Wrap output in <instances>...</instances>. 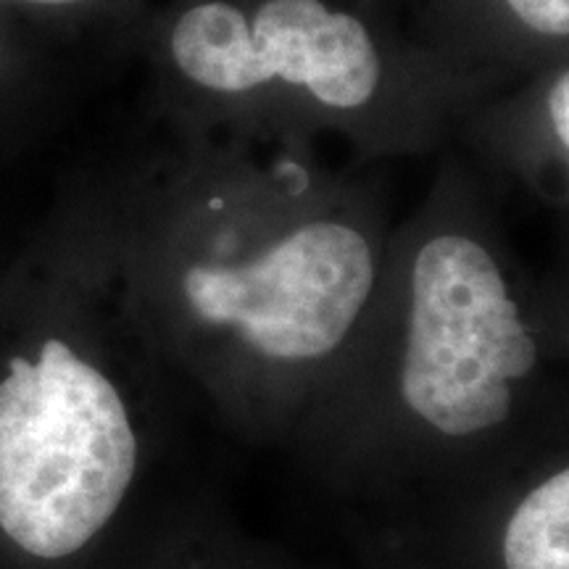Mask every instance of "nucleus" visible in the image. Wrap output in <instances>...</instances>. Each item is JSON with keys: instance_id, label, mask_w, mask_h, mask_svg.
Returning a JSON list of instances; mask_svg holds the SVG:
<instances>
[{"instance_id": "obj_2", "label": "nucleus", "mask_w": 569, "mask_h": 569, "mask_svg": "<svg viewBox=\"0 0 569 569\" xmlns=\"http://www.w3.org/2000/svg\"><path fill=\"white\" fill-rule=\"evenodd\" d=\"M182 398L142 393L46 338L0 377V532L38 561L90 549L159 467Z\"/></svg>"}, {"instance_id": "obj_6", "label": "nucleus", "mask_w": 569, "mask_h": 569, "mask_svg": "<svg viewBox=\"0 0 569 569\" xmlns=\"http://www.w3.org/2000/svg\"><path fill=\"white\" fill-rule=\"evenodd\" d=\"M509 6L530 30L551 38L569 32V0H509Z\"/></svg>"}, {"instance_id": "obj_9", "label": "nucleus", "mask_w": 569, "mask_h": 569, "mask_svg": "<svg viewBox=\"0 0 569 569\" xmlns=\"http://www.w3.org/2000/svg\"><path fill=\"white\" fill-rule=\"evenodd\" d=\"M27 3H46V6H61V3H77V0H27Z\"/></svg>"}, {"instance_id": "obj_3", "label": "nucleus", "mask_w": 569, "mask_h": 569, "mask_svg": "<svg viewBox=\"0 0 569 569\" xmlns=\"http://www.w3.org/2000/svg\"><path fill=\"white\" fill-rule=\"evenodd\" d=\"M172 53L209 90L246 92L280 77L336 109L367 103L380 80L365 24L319 0H267L253 24L230 3H201L174 24Z\"/></svg>"}, {"instance_id": "obj_4", "label": "nucleus", "mask_w": 569, "mask_h": 569, "mask_svg": "<svg viewBox=\"0 0 569 569\" xmlns=\"http://www.w3.org/2000/svg\"><path fill=\"white\" fill-rule=\"evenodd\" d=\"M401 546L443 569H569L567 438Z\"/></svg>"}, {"instance_id": "obj_5", "label": "nucleus", "mask_w": 569, "mask_h": 569, "mask_svg": "<svg viewBox=\"0 0 569 569\" xmlns=\"http://www.w3.org/2000/svg\"><path fill=\"white\" fill-rule=\"evenodd\" d=\"M142 569H309L201 501L153 503Z\"/></svg>"}, {"instance_id": "obj_1", "label": "nucleus", "mask_w": 569, "mask_h": 569, "mask_svg": "<svg viewBox=\"0 0 569 569\" xmlns=\"http://www.w3.org/2000/svg\"><path fill=\"white\" fill-rule=\"evenodd\" d=\"M567 438V398L493 251L438 232L417 248L407 315L375 372L336 375L290 446L401 543Z\"/></svg>"}, {"instance_id": "obj_8", "label": "nucleus", "mask_w": 569, "mask_h": 569, "mask_svg": "<svg viewBox=\"0 0 569 569\" xmlns=\"http://www.w3.org/2000/svg\"><path fill=\"white\" fill-rule=\"evenodd\" d=\"M569 77L561 74L557 84L551 90V122L553 130H557V138L561 140V146H569Z\"/></svg>"}, {"instance_id": "obj_7", "label": "nucleus", "mask_w": 569, "mask_h": 569, "mask_svg": "<svg viewBox=\"0 0 569 569\" xmlns=\"http://www.w3.org/2000/svg\"><path fill=\"white\" fill-rule=\"evenodd\" d=\"M380 557L375 559L372 569H443L438 565H432L430 559L419 557L415 551L401 549V546H377Z\"/></svg>"}]
</instances>
